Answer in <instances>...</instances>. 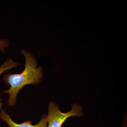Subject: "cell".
Listing matches in <instances>:
<instances>
[{
	"label": "cell",
	"instance_id": "1",
	"mask_svg": "<svg viewBox=\"0 0 127 127\" xmlns=\"http://www.w3.org/2000/svg\"><path fill=\"white\" fill-rule=\"evenodd\" d=\"M21 53L25 56L26 59L24 70L19 74L8 73L4 76L6 84L10 86L9 90L2 92L9 95L7 102L9 106L15 104L17 94L23 87L27 84H39L43 78L42 68L37 67V63L34 56L25 50H21Z\"/></svg>",
	"mask_w": 127,
	"mask_h": 127
},
{
	"label": "cell",
	"instance_id": "2",
	"mask_svg": "<svg viewBox=\"0 0 127 127\" xmlns=\"http://www.w3.org/2000/svg\"><path fill=\"white\" fill-rule=\"evenodd\" d=\"M71 111L63 113L59 110V106L54 102L50 103L47 116L48 127H62L64 123L71 117H81L84 115L83 108L79 104L74 103L72 105Z\"/></svg>",
	"mask_w": 127,
	"mask_h": 127
},
{
	"label": "cell",
	"instance_id": "3",
	"mask_svg": "<svg viewBox=\"0 0 127 127\" xmlns=\"http://www.w3.org/2000/svg\"><path fill=\"white\" fill-rule=\"evenodd\" d=\"M0 118L2 120L7 123L9 127H47V116L43 114L42 116L40 122L35 125H32V120H29L18 124L14 122L10 116L8 115L4 109H1L0 112Z\"/></svg>",
	"mask_w": 127,
	"mask_h": 127
},
{
	"label": "cell",
	"instance_id": "4",
	"mask_svg": "<svg viewBox=\"0 0 127 127\" xmlns=\"http://www.w3.org/2000/svg\"><path fill=\"white\" fill-rule=\"evenodd\" d=\"M18 64V63L14 62L11 58H9L5 61L3 64L0 66V75L5 71L10 70L12 68H15L17 66ZM0 94V109H1L2 107L1 99Z\"/></svg>",
	"mask_w": 127,
	"mask_h": 127
},
{
	"label": "cell",
	"instance_id": "5",
	"mask_svg": "<svg viewBox=\"0 0 127 127\" xmlns=\"http://www.w3.org/2000/svg\"><path fill=\"white\" fill-rule=\"evenodd\" d=\"M9 42L6 40H0V50L1 52L4 51L5 48L8 46Z\"/></svg>",
	"mask_w": 127,
	"mask_h": 127
}]
</instances>
